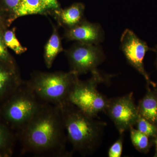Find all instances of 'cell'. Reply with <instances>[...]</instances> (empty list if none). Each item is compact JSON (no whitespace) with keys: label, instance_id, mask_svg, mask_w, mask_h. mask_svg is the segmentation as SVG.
Listing matches in <instances>:
<instances>
[{"label":"cell","instance_id":"obj_9","mask_svg":"<svg viewBox=\"0 0 157 157\" xmlns=\"http://www.w3.org/2000/svg\"><path fill=\"white\" fill-rule=\"evenodd\" d=\"M65 36L69 41L98 45L104 39V33L98 24L82 21L75 26L68 29Z\"/></svg>","mask_w":157,"mask_h":157},{"label":"cell","instance_id":"obj_23","mask_svg":"<svg viewBox=\"0 0 157 157\" xmlns=\"http://www.w3.org/2000/svg\"><path fill=\"white\" fill-rule=\"evenodd\" d=\"M9 26L8 15L6 12L0 10V30H6Z\"/></svg>","mask_w":157,"mask_h":157},{"label":"cell","instance_id":"obj_12","mask_svg":"<svg viewBox=\"0 0 157 157\" xmlns=\"http://www.w3.org/2000/svg\"><path fill=\"white\" fill-rule=\"evenodd\" d=\"M85 6L81 3H76L65 9L55 11L59 21L64 25L71 28L82 21Z\"/></svg>","mask_w":157,"mask_h":157},{"label":"cell","instance_id":"obj_6","mask_svg":"<svg viewBox=\"0 0 157 157\" xmlns=\"http://www.w3.org/2000/svg\"><path fill=\"white\" fill-rule=\"evenodd\" d=\"M70 71L78 76L98 71L97 67L104 61L105 56L101 46L78 42L66 51Z\"/></svg>","mask_w":157,"mask_h":157},{"label":"cell","instance_id":"obj_20","mask_svg":"<svg viewBox=\"0 0 157 157\" xmlns=\"http://www.w3.org/2000/svg\"><path fill=\"white\" fill-rule=\"evenodd\" d=\"M123 134L120 136L116 141L109 147L108 156L109 157H120L123 151Z\"/></svg>","mask_w":157,"mask_h":157},{"label":"cell","instance_id":"obj_4","mask_svg":"<svg viewBox=\"0 0 157 157\" xmlns=\"http://www.w3.org/2000/svg\"><path fill=\"white\" fill-rule=\"evenodd\" d=\"M44 103L24 81L0 104V119L16 132L31 120Z\"/></svg>","mask_w":157,"mask_h":157},{"label":"cell","instance_id":"obj_15","mask_svg":"<svg viewBox=\"0 0 157 157\" xmlns=\"http://www.w3.org/2000/svg\"><path fill=\"white\" fill-rule=\"evenodd\" d=\"M63 50L58 32L56 28H54L53 33L45 47L44 60L47 68L49 69L52 67L56 58Z\"/></svg>","mask_w":157,"mask_h":157},{"label":"cell","instance_id":"obj_26","mask_svg":"<svg viewBox=\"0 0 157 157\" xmlns=\"http://www.w3.org/2000/svg\"><path fill=\"white\" fill-rule=\"evenodd\" d=\"M0 157H2V156H1V155H0Z\"/></svg>","mask_w":157,"mask_h":157},{"label":"cell","instance_id":"obj_25","mask_svg":"<svg viewBox=\"0 0 157 157\" xmlns=\"http://www.w3.org/2000/svg\"><path fill=\"white\" fill-rule=\"evenodd\" d=\"M154 51L155 52H156V53L157 55L156 60V67L157 69V45H156L154 49Z\"/></svg>","mask_w":157,"mask_h":157},{"label":"cell","instance_id":"obj_7","mask_svg":"<svg viewBox=\"0 0 157 157\" xmlns=\"http://www.w3.org/2000/svg\"><path fill=\"white\" fill-rule=\"evenodd\" d=\"M105 112L115 124L120 134H123L136 125L139 116L132 92L123 97L109 99Z\"/></svg>","mask_w":157,"mask_h":157},{"label":"cell","instance_id":"obj_8","mask_svg":"<svg viewBox=\"0 0 157 157\" xmlns=\"http://www.w3.org/2000/svg\"><path fill=\"white\" fill-rule=\"evenodd\" d=\"M121 48L130 65L144 76L147 82V86L156 85L150 79L148 74L144 69V59L145 54L150 50L146 42L139 39L134 32L127 29L124 31L121 38Z\"/></svg>","mask_w":157,"mask_h":157},{"label":"cell","instance_id":"obj_2","mask_svg":"<svg viewBox=\"0 0 157 157\" xmlns=\"http://www.w3.org/2000/svg\"><path fill=\"white\" fill-rule=\"evenodd\" d=\"M59 106L67 139L73 151L83 155L92 154L100 144L107 124L86 114L70 102Z\"/></svg>","mask_w":157,"mask_h":157},{"label":"cell","instance_id":"obj_24","mask_svg":"<svg viewBox=\"0 0 157 157\" xmlns=\"http://www.w3.org/2000/svg\"><path fill=\"white\" fill-rule=\"evenodd\" d=\"M153 141L156 145V155H157V137L156 138H154V139H153Z\"/></svg>","mask_w":157,"mask_h":157},{"label":"cell","instance_id":"obj_19","mask_svg":"<svg viewBox=\"0 0 157 157\" xmlns=\"http://www.w3.org/2000/svg\"><path fill=\"white\" fill-rule=\"evenodd\" d=\"M5 30H0V60L15 63V60L8 51L4 41L3 33Z\"/></svg>","mask_w":157,"mask_h":157},{"label":"cell","instance_id":"obj_11","mask_svg":"<svg viewBox=\"0 0 157 157\" xmlns=\"http://www.w3.org/2000/svg\"><path fill=\"white\" fill-rule=\"evenodd\" d=\"M147 91L137 105L140 116L157 125V88L151 89L147 86Z\"/></svg>","mask_w":157,"mask_h":157},{"label":"cell","instance_id":"obj_18","mask_svg":"<svg viewBox=\"0 0 157 157\" xmlns=\"http://www.w3.org/2000/svg\"><path fill=\"white\" fill-rule=\"evenodd\" d=\"M136 124L137 130L153 139L157 137V125L139 116Z\"/></svg>","mask_w":157,"mask_h":157},{"label":"cell","instance_id":"obj_5","mask_svg":"<svg viewBox=\"0 0 157 157\" xmlns=\"http://www.w3.org/2000/svg\"><path fill=\"white\" fill-rule=\"evenodd\" d=\"M92 76L88 80L76 79L68 99L79 109L93 117H97L100 113L105 112L109 99L98 91V84L105 81L99 71L92 73Z\"/></svg>","mask_w":157,"mask_h":157},{"label":"cell","instance_id":"obj_1","mask_svg":"<svg viewBox=\"0 0 157 157\" xmlns=\"http://www.w3.org/2000/svg\"><path fill=\"white\" fill-rule=\"evenodd\" d=\"M22 154L70 157L64 125L59 106L44 103L33 117L15 132Z\"/></svg>","mask_w":157,"mask_h":157},{"label":"cell","instance_id":"obj_14","mask_svg":"<svg viewBox=\"0 0 157 157\" xmlns=\"http://www.w3.org/2000/svg\"><path fill=\"white\" fill-rule=\"evenodd\" d=\"M16 133L0 119V155L10 157L13 155L17 141Z\"/></svg>","mask_w":157,"mask_h":157},{"label":"cell","instance_id":"obj_17","mask_svg":"<svg viewBox=\"0 0 157 157\" xmlns=\"http://www.w3.org/2000/svg\"><path fill=\"white\" fill-rule=\"evenodd\" d=\"M3 37L7 47L13 51L16 54H21L27 50V48L23 47L17 39L14 29H6L4 31Z\"/></svg>","mask_w":157,"mask_h":157},{"label":"cell","instance_id":"obj_13","mask_svg":"<svg viewBox=\"0 0 157 157\" xmlns=\"http://www.w3.org/2000/svg\"><path fill=\"white\" fill-rule=\"evenodd\" d=\"M47 11L39 0H21L8 19L9 26L18 17L31 15L42 14Z\"/></svg>","mask_w":157,"mask_h":157},{"label":"cell","instance_id":"obj_21","mask_svg":"<svg viewBox=\"0 0 157 157\" xmlns=\"http://www.w3.org/2000/svg\"><path fill=\"white\" fill-rule=\"evenodd\" d=\"M21 0H0V10L6 12L8 16L16 9Z\"/></svg>","mask_w":157,"mask_h":157},{"label":"cell","instance_id":"obj_22","mask_svg":"<svg viewBox=\"0 0 157 157\" xmlns=\"http://www.w3.org/2000/svg\"><path fill=\"white\" fill-rule=\"evenodd\" d=\"M44 8L48 11H56L60 9L57 0H39Z\"/></svg>","mask_w":157,"mask_h":157},{"label":"cell","instance_id":"obj_10","mask_svg":"<svg viewBox=\"0 0 157 157\" xmlns=\"http://www.w3.org/2000/svg\"><path fill=\"white\" fill-rule=\"evenodd\" d=\"M17 65L0 60V104L23 83Z\"/></svg>","mask_w":157,"mask_h":157},{"label":"cell","instance_id":"obj_3","mask_svg":"<svg viewBox=\"0 0 157 157\" xmlns=\"http://www.w3.org/2000/svg\"><path fill=\"white\" fill-rule=\"evenodd\" d=\"M78 76L73 71L53 73L35 72L26 84L44 103L60 106L68 102L71 90Z\"/></svg>","mask_w":157,"mask_h":157},{"label":"cell","instance_id":"obj_16","mask_svg":"<svg viewBox=\"0 0 157 157\" xmlns=\"http://www.w3.org/2000/svg\"><path fill=\"white\" fill-rule=\"evenodd\" d=\"M129 130L131 141L135 149L143 153L148 152L151 145L149 140V137L133 127H131Z\"/></svg>","mask_w":157,"mask_h":157}]
</instances>
